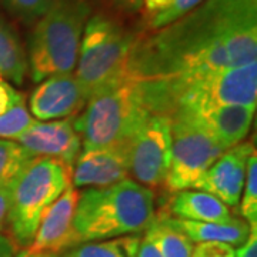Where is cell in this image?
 <instances>
[{
	"label": "cell",
	"mask_w": 257,
	"mask_h": 257,
	"mask_svg": "<svg viewBox=\"0 0 257 257\" xmlns=\"http://www.w3.org/2000/svg\"><path fill=\"white\" fill-rule=\"evenodd\" d=\"M257 62V0H203L156 33L136 39L128 74L163 80Z\"/></svg>",
	"instance_id": "obj_1"
},
{
	"label": "cell",
	"mask_w": 257,
	"mask_h": 257,
	"mask_svg": "<svg viewBox=\"0 0 257 257\" xmlns=\"http://www.w3.org/2000/svg\"><path fill=\"white\" fill-rule=\"evenodd\" d=\"M155 194L132 179L79 194L73 226L84 241L139 234L155 219Z\"/></svg>",
	"instance_id": "obj_2"
},
{
	"label": "cell",
	"mask_w": 257,
	"mask_h": 257,
	"mask_svg": "<svg viewBox=\"0 0 257 257\" xmlns=\"http://www.w3.org/2000/svg\"><path fill=\"white\" fill-rule=\"evenodd\" d=\"M84 107L74 119L83 149L127 146L140 124L153 114L143 84L130 74L93 94Z\"/></svg>",
	"instance_id": "obj_3"
},
{
	"label": "cell",
	"mask_w": 257,
	"mask_h": 257,
	"mask_svg": "<svg viewBox=\"0 0 257 257\" xmlns=\"http://www.w3.org/2000/svg\"><path fill=\"white\" fill-rule=\"evenodd\" d=\"M92 16L89 0H57L35 23L29 39V62L33 82L56 74L73 73L87 19Z\"/></svg>",
	"instance_id": "obj_4"
},
{
	"label": "cell",
	"mask_w": 257,
	"mask_h": 257,
	"mask_svg": "<svg viewBox=\"0 0 257 257\" xmlns=\"http://www.w3.org/2000/svg\"><path fill=\"white\" fill-rule=\"evenodd\" d=\"M135 42V35L113 16L97 13L87 19L74 76L89 99L127 76Z\"/></svg>",
	"instance_id": "obj_5"
},
{
	"label": "cell",
	"mask_w": 257,
	"mask_h": 257,
	"mask_svg": "<svg viewBox=\"0 0 257 257\" xmlns=\"http://www.w3.org/2000/svg\"><path fill=\"white\" fill-rule=\"evenodd\" d=\"M73 169L50 157H33L9 184V230L18 247L35 239L46 209L72 183Z\"/></svg>",
	"instance_id": "obj_6"
},
{
	"label": "cell",
	"mask_w": 257,
	"mask_h": 257,
	"mask_svg": "<svg viewBox=\"0 0 257 257\" xmlns=\"http://www.w3.org/2000/svg\"><path fill=\"white\" fill-rule=\"evenodd\" d=\"M172 123V155L166 176L167 192L197 189L204 173L224 149L190 111L177 107L169 116Z\"/></svg>",
	"instance_id": "obj_7"
},
{
	"label": "cell",
	"mask_w": 257,
	"mask_h": 257,
	"mask_svg": "<svg viewBox=\"0 0 257 257\" xmlns=\"http://www.w3.org/2000/svg\"><path fill=\"white\" fill-rule=\"evenodd\" d=\"M170 155V119L163 114H150L127 142L128 172L147 189H157L165 184Z\"/></svg>",
	"instance_id": "obj_8"
},
{
	"label": "cell",
	"mask_w": 257,
	"mask_h": 257,
	"mask_svg": "<svg viewBox=\"0 0 257 257\" xmlns=\"http://www.w3.org/2000/svg\"><path fill=\"white\" fill-rule=\"evenodd\" d=\"M79 194L70 183L43 213L33 241L26 251L33 256H57L82 244L73 226Z\"/></svg>",
	"instance_id": "obj_9"
},
{
	"label": "cell",
	"mask_w": 257,
	"mask_h": 257,
	"mask_svg": "<svg viewBox=\"0 0 257 257\" xmlns=\"http://www.w3.org/2000/svg\"><path fill=\"white\" fill-rule=\"evenodd\" d=\"M74 119L73 116L50 121H35L15 142L25 147L32 156L56 159L73 169L82 149Z\"/></svg>",
	"instance_id": "obj_10"
},
{
	"label": "cell",
	"mask_w": 257,
	"mask_h": 257,
	"mask_svg": "<svg viewBox=\"0 0 257 257\" xmlns=\"http://www.w3.org/2000/svg\"><path fill=\"white\" fill-rule=\"evenodd\" d=\"M89 97L73 73L50 76L37 86L29 99V111L42 121L73 117Z\"/></svg>",
	"instance_id": "obj_11"
},
{
	"label": "cell",
	"mask_w": 257,
	"mask_h": 257,
	"mask_svg": "<svg viewBox=\"0 0 257 257\" xmlns=\"http://www.w3.org/2000/svg\"><path fill=\"white\" fill-rule=\"evenodd\" d=\"M256 152L250 142H241L223 152L204 173L197 189L216 196L226 206L236 207L240 202L247 172V160Z\"/></svg>",
	"instance_id": "obj_12"
},
{
	"label": "cell",
	"mask_w": 257,
	"mask_h": 257,
	"mask_svg": "<svg viewBox=\"0 0 257 257\" xmlns=\"http://www.w3.org/2000/svg\"><path fill=\"white\" fill-rule=\"evenodd\" d=\"M128 172L127 146L89 147L80 150L72 172L74 187H106L126 180Z\"/></svg>",
	"instance_id": "obj_13"
},
{
	"label": "cell",
	"mask_w": 257,
	"mask_h": 257,
	"mask_svg": "<svg viewBox=\"0 0 257 257\" xmlns=\"http://www.w3.org/2000/svg\"><path fill=\"white\" fill-rule=\"evenodd\" d=\"M187 109V107H184ZM224 150L241 143L248 135L256 107L223 104L187 109Z\"/></svg>",
	"instance_id": "obj_14"
},
{
	"label": "cell",
	"mask_w": 257,
	"mask_h": 257,
	"mask_svg": "<svg viewBox=\"0 0 257 257\" xmlns=\"http://www.w3.org/2000/svg\"><path fill=\"white\" fill-rule=\"evenodd\" d=\"M166 213L192 221H224L231 217L229 207L216 196L192 189L176 192Z\"/></svg>",
	"instance_id": "obj_15"
},
{
	"label": "cell",
	"mask_w": 257,
	"mask_h": 257,
	"mask_svg": "<svg viewBox=\"0 0 257 257\" xmlns=\"http://www.w3.org/2000/svg\"><path fill=\"white\" fill-rule=\"evenodd\" d=\"M176 226L192 240L193 243L221 241L230 246H243L248 239L251 227L246 220L230 217L224 221H192L173 219Z\"/></svg>",
	"instance_id": "obj_16"
},
{
	"label": "cell",
	"mask_w": 257,
	"mask_h": 257,
	"mask_svg": "<svg viewBox=\"0 0 257 257\" xmlns=\"http://www.w3.org/2000/svg\"><path fill=\"white\" fill-rule=\"evenodd\" d=\"M28 70V57L18 32L0 16V77L16 86L23 84Z\"/></svg>",
	"instance_id": "obj_17"
},
{
	"label": "cell",
	"mask_w": 257,
	"mask_h": 257,
	"mask_svg": "<svg viewBox=\"0 0 257 257\" xmlns=\"http://www.w3.org/2000/svg\"><path fill=\"white\" fill-rule=\"evenodd\" d=\"M145 231L163 257H193V241L176 226L173 217L166 211L155 216Z\"/></svg>",
	"instance_id": "obj_18"
},
{
	"label": "cell",
	"mask_w": 257,
	"mask_h": 257,
	"mask_svg": "<svg viewBox=\"0 0 257 257\" xmlns=\"http://www.w3.org/2000/svg\"><path fill=\"white\" fill-rule=\"evenodd\" d=\"M139 243L140 237L138 234L90 241L72 248V251H69L64 257H136Z\"/></svg>",
	"instance_id": "obj_19"
},
{
	"label": "cell",
	"mask_w": 257,
	"mask_h": 257,
	"mask_svg": "<svg viewBox=\"0 0 257 257\" xmlns=\"http://www.w3.org/2000/svg\"><path fill=\"white\" fill-rule=\"evenodd\" d=\"M33 157L18 142L0 139V186H9Z\"/></svg>",
	"instance_id": "obj_20"
},
{
	"label": "cell",
	"mask_w": 257,
	"mask_h": 257,
	"mask_svg": "<svg viewBox=\"0 0 257 257\" xmlns=\"http://www.w3.org/2000/svg\"><path fill=\"white\" fill-rule=\"evenodd\" d=\"M244 193L240 204V213L251 230H257V157L256 152L247 160V172L244 180Z\"/></svg>",
	"instance_id": "obj_21"
},
{
	"label": "cell",
	"mask_w": 257,
	"mask_h": 257,
	"mask_svg": "<svg viewBox=\"0 0 257 257\" xmlns=\"http://www.w3.org/2000/svg\"><path fill=\"white\" fill-rule=\"evenodd\" d=\"M57 0H0L2 6L13 18L26 25H35L53 8Z\"/></svg>",
	"instance_id": "obj_22"
},
{
	"label": "cell",
	"mask_w": 257,
	"mask_h": 257,
	"mask_svg": "<svg viewBox=\"0 0 257 257\" xmlns=\"http://www.w3.org/2000/svg\"><path fill=\"white\" fill-rule=\"evenodd\" d=\"M33 123L35 120L28 110L25 100L20 101L9 111L0 116V139L15 140Z\"/></svg>",
	"instance_id": "obj_23"
},
{
	"label": "cell",
	"mask_w": 257,
	"mask_h": 257,
	"mask_svg": "<svg viewBox=\"0 0 257 257\" xmlns=\"http://www.w3.org/2000/svg\"><path fill=\"white\" fill-rule=\"evenodd\" d=\"M202 2L203 0H172L165 9L159 10L156 15L149 19V28L152 30L166 28L170 23L183 18L189 12H192Z\"/></svg>",
	"instance_id": "obj_24"
},
{
	"label": "cell",
	"mask_w": 257,
	"mask_h": 257,
	"mask_svg": "<svg viewBox=\"0 0 257 257\" xmlns=\"http://www.w3.org/2000/svg\"><path fill=\"white\" fill-rule=\"evenodd\" d=\"M193 257H236V248L221 241H203L193 247Z\"/></svg>",
	"instance_id": "obj_25"
},
{
	"label": "cell",
	"mask_w": 257,
	"mask_h": 257,
	"mask_svg": "<svg viewBox=\"0 0 257 257\" xmlns=\"http://www.w3.org/2000/svg\"><path fill=\"white\" fill-rule=\"evenodd\" d=\"M25 100L23 94L18 92L12 83L5 80L3 77H0V116L5 114L6 111H9L13 106H16L18 103Z\"/></svg>",
	"instance_id": "obj_26"
},
{
	"label": "cell",
	"mask_w": 257,
	"mask_h": 257,
	"mask_svg": "<svg viewBox=\"0 0 257 257\" xmlns=\"http://www.w3.org/2000/svg\"><path fill=\"white\" fill-rule=\"evenodd\" d=\"M10 189L9 186H0V233L9 227Z\"/></svg>",
	"instance_id": "obj_27"
},
{
	"label": "cell",
	"mask_w": 257,
	"mask_h": 257,
	"mask_svg": "<svg viewBox=\"0 0 257 257\" xmlns=\"http://www.w3.org/2000/svg\"><path fill=\"white\" fill-rule=\"evenodd\" d=\"M136 257H163L160 250L157 248V246L147 237L146 234L143 236V239H140L138 248V254Z\"/></svg>",
	"instance_id": "obj_28"
},
{
	"label": "cell",
	"mask_w": 257,
	"mask_h": 257,
	"mask_svg": "<svg viewBox=\"0 0 257 257\" xmlns=\"http://www.w3.org/2000/svg\"><path fill=\"white\" fill-rule=\"evenodd\" d=\"M236 257H257V230H251L246 243L236 251Z\"/></svg>",
	"instance_id": "obj_29"
},
{
	"label": "cell",
	"mask_w": 257,
	"mask_h": 257,
	"mask_svg": "<svg viewBox=\"0 0 257 257\" xmlns=\"http://www.w3.org/2000/svg\"><path fill=\"white\" fill-rule=\"evenodd\" d=\"M16 248L18 246L12 237L0 233V257H15Z\"/></svg>",
	"instance_id": "obj_30"
},
{
	"label": "cell",
	"mask_w": 257,
	"mask_h": 257,
	"mask_svg": "<svg viewBox=\"0 0 257 257\" xmlns=\"http://www.w3.org/2000/svg\"><path fill=\"white\" fill-rule=\"evenodd\" d=\"M170 2L172 0H142V8L145 9L147 16L152 18L159 10L165 9Z\"/></svg>",
	"instance_id": "obj_31"
},
{
	"label": "cell",
	"mask_w": 257,
	"mask_h": 257,
	"mask_svg": "<svg viewBox=\"0 0 257 257\" xmlns=\"http://www.w3.org/2000/svg\"><path fill=\"white\" fill-rule=\"evenodd\" d=\"M116 6H119L120 9L124 12H138L142 9V0H113Z\"/></svg>",
	"instance_id": "obj_32"
},
{
	"label": "cell",
	"mask_w": 257,
	"mask_h": 257,
	"mask_svg": "<svg viewBox=\"0 0 257 257\" xmlns=\"http://www.w3.org/2000/svg\"><path fill=\"white\" fill-rule=\"evenodd\" d=\"M23 254H25V257H59V256H33V254H29L26 250H23Z\"/></svg>",
	"instance_id": "obj_33"
},
{
	"label": "cell",
	"mask_w": 257,
	"mask_h": 257,
	"mask_svg": "<svg viewBox=\"0 0 257 257\" xmlns=\"http://www.w3.org/2000/svg\"><path fill=\"white\" fill-rule=\"evenodd\" d=\"M15 257H25V254H23V250H22V251H20L19 254H16V256H15Z\"/></svg>",
	"instance_id": "obj_34"
}]
</instances>
